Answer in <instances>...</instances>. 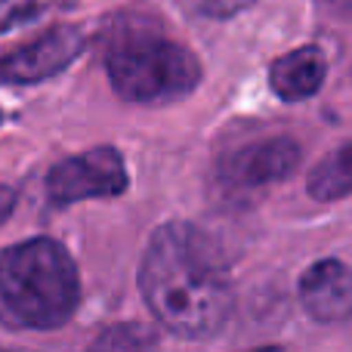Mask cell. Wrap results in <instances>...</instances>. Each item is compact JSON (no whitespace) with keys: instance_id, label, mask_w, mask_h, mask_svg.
<instances>
[{"instance_id":"cell-1","label":"cell","mask_w":352,"mask_h":352,"mask_svg":"<svg viewBox=\"0 0 352 352\" xmlns=\"http://www.w3.org/2000/svg\"><path fill=\"white\" fill-rule=\"evenodd\" d=\"M140 291L152 316L182 340L213 337L232 312V278L219 244L192 223H167L140 263Z\"/></svg>"},{"instance_id":"cell-2","label":"cell","mask_w":352,"mask_h":352,"mask_svg":"<svg viewBox=\"0 0 352 352\" xmlns=\"http://www.w3.org/2000/svg\"><path fill=\"white\" fill-rule=\"evenodd\" d=\"M78 303V266L59 241L31 238L0 254V324L56 331L74 316Z\"/></svg>"},{"instance_id":"cell-3","label":"cell","mask_w":352,"mask_h":352,"mask_svg":"<svg viewBox=\"0 0 352 352\" xmlns=\"http://www.w3.org/2000/svg\"><path fill=\"white\" fill-rule=\"evenodd\" d=\"M115 93L127 102L167 105L198 87L201 65L192 50L164 37H127L105 59Z\"/></svg>"},{"instance_id":"cell-4","label":"cell","mask_w":352,"mask_h":352,"mask_svg":"<svg viewBox=\"0 0 352 352\" xmlns=\"http://www.w3.org/2000/svg\"><path fill=\"white\" fill-rule=\"evenodd\" d=\"M130 186L127 167L118 148H90L84 155L65 158L47 176V198L59 207L87 198H115Z\"/></svg>"},{"instance_id":"cell-5","label":"cell","mask_w":352,"mask_h":352,"mask_svg":"<svg viewBox=\"0 0 352 352\" xmlns=\"http://www.w3.org/2000/svg\"><path fill=\"white\" fill-rule=\"evenodd\" d=\"M84 50V34L74 25H62L12 53L0 56V84H41L65 72Z\"/></svg>"},{"instance_id":"cell-6","label":"cell","mask_w":352,"mask_h":352,"mask_svg":"<svg viewBox=\"0 0 352 352\" xmlns=\"http://www.w3.org/2000/svg\"><path fill=\"white\" fill-rule=\"evenodd\" d=\"M300 158H303V152L291 136H275V140H263L226 155L219 161V173L232 186H266V182H278L291 176L297 170Z\"/></svg>"},{"instance_id":"cell-7","label":"cell","mask_w":352,"mask_h":352,"mask_svg":"<svg viewBox=\"0 0 352 352\" xmlns=\"http://www.w3.org/2000/svg\"><path fill=\"white\" fill-rule=\"evenodd\" d=\"M300 303L316 322H346L352 312L349 269L340 260H318L300 275Z\"/></svg>"},{"instance_id":"cell-8","label":"cell","mask_w":352,"mask_h":352,"mask_svg":"<svg viewBox=\"0 0 352 352\" xmlns=\"http://www.w3.org/2000/svg\"><path fill=\"white\" fill-rule=\"evenodd\" d=\"M324 74H328L324 53L318 47H303V50H294V53L281 56L278 62H272L269 84H272V93L278 99L300 102V99H309L322 90Z\"/></svg>"},{"instance_id":"cell-9","label":"cell","mask_w":352,"mask_h":352,"mask_svg":"<svg viewBox=\"0 0 352 352\" xmlns=\"http://www.w3.org/2000/svg\"><path fill=\"white\" fill-rule=\"evenodd\" d=\"M306 188H309V195L318 201L346 198L352 192V146L349 142H343L334 155H328V158L309 173Z\"/></svg>"},{"instance_id":"cell-10","label":"cell","mask_w":352,"mask_h":352,"mask_svg":"<svg viewBox=\"0 0 352 352\" xmlns=\"http://www.w3.org/2000/svg\"><path fill=\"white\" fill-rule=\"evenodd\" d=\"M155 340H158L155 331L142 328V324H118L99 337L96 346H152Z\"/></svg>"},{"instance_id":"cell-11","label":"cell","mask_w":352,"mask_h":352,"mask_svg":"<svg viewBox=\"0 0 352 352\" xmlns=\"http://www.w3.org/2000/svg\"><path fill=\"white\" fill-rule=\"evenodd\" d=\"M188 10L195 16H204V19H229L244 12L248 6H254V0H186Z\"/></svg>"},{"instance_id":"cell-12","label":"cell","mask_w":352,"mask_h":352,"mask_svg":"<svg viewBox=\"0 0 352 352\" xmlns=\"http://www.w3.org/2000/svg\"><path fill=\"white\" fill-rule=\"evenodd\" d=\"M12 210H16V192L0 186V223H6L12 217Z\"/></svg>"},{"instance_id":"cell-13","label":"cell","mask_w":352,"mask_h":352,"mask_svg":"<svg viewBox=\"0 0 352 352\" xmlns=\"http://www.w3.org/2000/svg\"><path fill=\"white\" fill-rule=\"evenodd\" d=\"M0 121H3V111H0Z\"/></svg>"}]
</instances>
